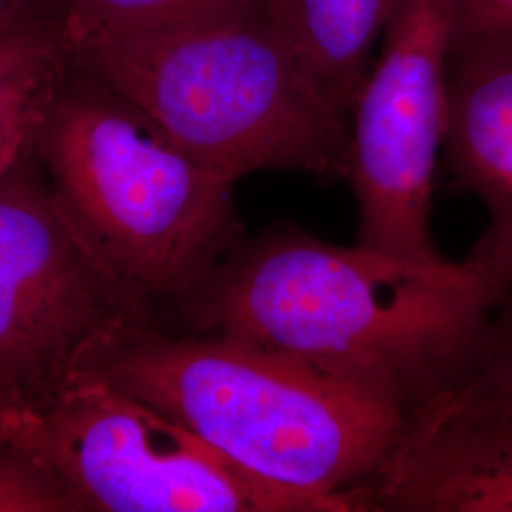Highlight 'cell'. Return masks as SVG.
Wrapping results in <instances>:
<instances>
[{"mask_svg": "<svg viewBox=\"0 0 512 512\" xmlns=\"http://www.w3.org/2000/svg\"><path fill=\"white\" fill-rule=\"evenodd\" d=\"M355 512H512V412L459 380L408 414Z\"/></svg>", "mask_w": 512, "mask_h": 512, "instance_id": "obj_8", "label": "cell"}, {"mask_svg": "<svg viewBox=\"0 0 512 512\" xmlns=\"http://www.w3.org/2000/svg\"><path fill=\"white\" fill-rule=\"evenodd\" d=\"M21 404L23 403L19 401L18 397H14L12 393H8L6 389L0 387V442H4L10 437V429H12V423H14Z\"/></svg>", "mask_w": 512, "mask_h": 512, "instance_id": "obj_18", "label": "cell"}, {"mask_svg": "<svg viewBox=\"0 0 512 512\" xmlns=\"http://www.w3.org/2000/svg\"><path fill=\"white\" fill-rule=\"evenodd\" d=\"M461 380L512 412V294L495 306L484 344Z\"/></svg>", "mask_w": 512, "mask_h": 512, "instance_id": "obj_14", "label": "cell"}, {"mask_svg": "<svg viewBox=\"0 0 512 512\" xmlns=\"http://www.w3.org/2000/svg\"><path fill=\"white\" fill-rule=\"evenodd\" d=\"M67 44L73 69L234 183L258 171L346 177L349 122L277 33L268 2Z\"/></svg>", "mask_w": 512, "mask_h": 512, "instance_id": "obj_3", "label": "cell"}, {"mask_svg": "<svg viewBox=\"0 0 512 512\" xmlns=\"http://www.w3.org/2000/svg\"><path fill=\"white\" fill-rule=\"evenodd\" d=\"M459 0H399L349 118L346 179L357 243L416 262H442L431 205L448 126V69Z\"/></svg>", "mask_w": 512, "mask_h": 512, "instance_id": "obj_7", "label": "cell"}, {"mask_svg": "<svg viewBox=\"0 0 512 512\" xmlns=\"http://www.w3.org/2000/svg\"><path fill=\"white\" fill-rule=\"evenodd\" d=\"M27 160L0 184V387L33 404L156 329L160 306L110 270Z\"/></svg>", "mask_w": 512, "mask_h": 512, "instance_id": "obj_5", "label": "cell"}, {"mask_svg": "<svg viewBox=\"0 0 512 512\" xmlns=\"http://www.w3.org/2000/svg\"><path fill=\"white\" fill-rule=\"evenodd\" d=\"M268 0H48L69 40L93 33H124L205 18L266 4Z\"/></svg>", "mask_w": 512, "mask_h": 512, "instance_id": "obj_11", "label": "cell"}, {"mask_svg": "<svg viewBox=\"0 0 512 512\" xmlns=\"http://www.w3.org/2000/svg\"><path fill=\"white\" fill-rule=\"evenodd\" d=\"M0 512H80L69 490L16 440L0 442Z\"/></svg>", "mask_w": 512, "mask_h": 512, "instance_id": "obj_13", "label": "cell"}, {"mask_svg": "<svg viewBox=\"0 0 512 512\" xmlns=\"http://www.w3.org/2000/svg\"><path fill=\"white\" fill-rule=\"evenodd\" d=\"M69 63V44L55 19L0 31V116L50 86Z\"/></svg>", "mask_w": 512, "mask_h": 512, "instance_id": "obj_12", "label": "cell"}, {"mask_svg": "<svg viewBox=\"0 0 512 512\" xmlns=\"http://www.w3.org/2000/svg\"><path fill=\"white\" fill-rule=\"evenodd\" d=\"M54 19L48 0H0V31Z\"/></svg>", "mask_w": 512, "mask_h": 512, "instance_id": "obj_17", "label": "cell"}, {"mask_svg": "<svg viewBox=\"0 0 512 512\" xmlns=\"http://www.w3.org/2000/svg\"><path fill=\"white\" fill-rule=\"evenodd\" d=\"M495 306L465 262L275 226L241 241L173 310L192 332L270 349L412 412L469 372Z\"/></svg>", "mask_w": 512, "mask_h": 512, "instance_id": "obj_1", "label": "cell"}, {"mask_svg": "<svg viewBox=\"0 0 512 512\" xmlns=\"http://www.w3.org/2000/svg\"><path fill=\"white\" fill-rule=\"evenodd\" d=\"M512 44V0H459L456 46Z\"/></svg>", "mask_w": 512, "mask_h": 512, "instance_id": "obj_16", "label": "cell"}, {"mask_svg": "<svg viewBox=\"0 0 512 512\" xmlns=\"http://www.w3.org/2000/svg\"><path fill=\"white\" fill-rule=\"evenodd\" d=\"M313 512H355L410 410L220 334L141 332L93 370Z\"/></svg>", "mask_w": 512, "mask_h": 512, "instance_id": "obj_2", "label": "cell"}, {"mask_svg": "<svg viewBox=\"0 0 512 512\" xmlns=\"http://www.w3.org/2000/svg\"><path fill=\"white\" fill-rule=\"evenodd\" d=\"M35 154L93 251L160 308L173 310L243 241L236 183L71 63L46 97Z\"/></svg>", "mask_w": 512, "mask_h": 512, "instance_id": "obj_4", "label": "cell"}, {"mask_svg": "<svg viewBox=\"0 0 512 512\" xmlns=\"http://www.w3.org/2000/svg\"><path fill=\"white\" fill-rule=\"evenodd\" d=\"M10 439L57 476L80 512H313L93 372L21 404Z\"/></svg>", "mask_w": 512, "mask_h": 512, "instance_id": "obj_6", "label": "cell"}, {"mask_svg": "<svg viewBox=\"0 0 512 512\" xmlns=\"http://www.w3.org/2000/svg\"><path fill=\"white\" fill-rule=\"evenodd\" d=\"M399 0H268V14L315 88L349 122Z\"/></svg>", "mask_w": 512, "mask_h": 512, "instance_id": "obj_10", "label": "cell"}, {"mask_svg": "<svg viewBox=\"0 0 512 512\" xmlns=\"http://www.w3.org/2000/svg\"><path fill=\"white\" fill-rule=\"evenodd\" d=\"M444 148L454 181L488 215L463 262L499 304L512 293V44L454 48Z\"/></svg>", "mask_w": 512, "mask_h": 512, "instance_id": "obj_9", "label": "cell"}, {"mask_svg": "<svg viewBox=\"0 0 512 512\" xmlns=\"http://www.w3.org/2000/svg\"><path fill=\"white\" fill-rule=\"evenodd\" d=\"M67 71V69H65ZM54 82L25 97L0 116V184L35 152V135Z\"/></svg>", "mask_w": 512, "mask_h": 512, "instance_id": "obj_15", "label": "cell"}]
</instances>
